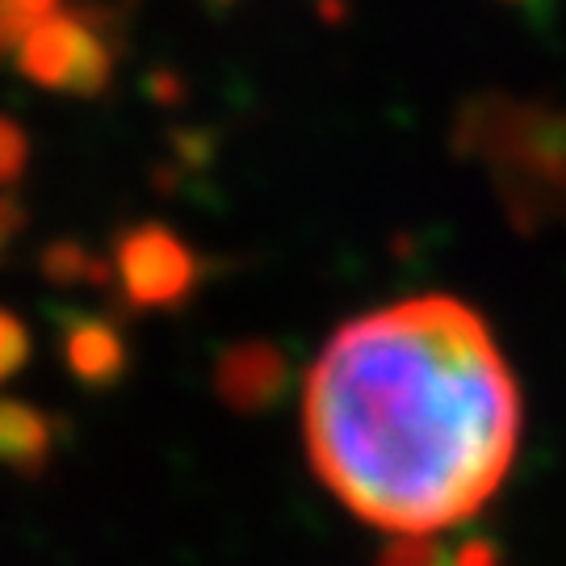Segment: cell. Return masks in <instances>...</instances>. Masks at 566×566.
<instances>
[{
    "instance_id": "obj_11",
    "label": "cell",
    "mask_w": 566,
    "mask_h": 566,
    "mask_svg": "<svg viewBox=\"0 0 566 566\" xmlns=\"http://www.w3.org/2000/svg\"><path fill=\"white\" fill-rule=\"evenodd\" d=\"M25 223V214H21V206L13 198H0V248L18 235V227Z\"/></svg>"
},
{
    "instance_id": "obj_12",
    "label": "cell",
    "mask_w": 566,
    "mask_h": 566,
    "mask_svg": "<svg viewBox=\"0 0 566 566\" xmlns=\"http://www.w3.org/2000/svg\"><path fill=\"white\" fill-rule=\"evenodd\" d=\"M4 46H13V34H9V25L0 21V51H4Z\"/></svg>"
},
{
    "instance_id": "obj_1",
    "label": "cell",
    "mask_w": 566,
    "mask_h": 566,
    "mask_svg": "<svg viewBox=\"0 0 566 566\" xmlns=\"http://www.w3.org/2000/svg\"><path fill=\"white\" fill-rule=\"evenodd\" d=\"M311 462L399 542L465 525L507 483L525 403L479 311L424 294L340 327L306 378Z\"/></svg>"
},
{
    "instance_id": "obj_3",
    "label": "cell",
    "mask_w": 566,
    "mask_h": 566,
    "mask_svg": "<svg viewBox=\"0 0 566 566\" xmlns=\"http://www.w3.org/2000/svg\"><path fill=\"white\" fill-rule=\"evenodd\" d=\"M114 277L130 306H177L198 285V261L168 227L139 223L126 227L114 243Z\"/></svg>"
},
{
    "instance_id": "obj_4",
    "label": "cell",
    "mask_w": 566,
    "mask_h": 566,
    "mask_svg": "<svg viewBox=\"0 0 566 566\" xmlns=\"http://www.w3.org/2000/svg\"><path fill=\"white\" fill-rule=\"evenodd\" d=\"M55 332H60V357L76 382L93 390L122 382L130 365V348L114 319L67 306V311H55Z\"/></svg>"
},
{
    "instance_id": "obj_7",
    "label": "cell",
    "mask_w": 566,
    "mask_h": 566,
    "mask_svg": "<svg viewBox=\"0 0 566 566\" xmlns=\"http://www.w3.org/2000/svg\"><path fill=\"white\" fill-rule=\"evenodd\" d=\"M42 273L51 285H105L109 282V264L102 256H93L84 243L60 240L42 252Z\"/></svg>"
},
{
    "instance_id": "obj_10",
    "label": "cell",
    "mask_w": 566,
    "mask_h": 566,
    "mask_svg": "<svg viewBox=\"0 0 566 566\" xmlns=\"http://www.w3.org/2000/svg\"><path fill=\"white\" fill-rule=\"evenodd\" d=\"M55 4H60V0H0V21L9 25V34H13V42H18L34 21L51 18Z\"/></svg>"
},
{
    "instance_id": "obj_2",
    "label": "cell",
    "mask_w": 566,
    "mask_h": 566,
    "mask_svg": "<svg viewBox=\"0 0 566 566\" xmlns=\"http://www.w3.org/2000/svg\"><path fill=\"white\" fill-rule=\"evenodd\" d=\"M18 67L25 81L42 84L51 93L97 97L114 76V51L102 39V25L84 13H51L34 21L18 42Z\"/></svg>"
},
{
    "instance_id": "obj_8",
    "label": "cell",
    "mask_w": 566,
    "mask_h": 566,
    "mask_svg": "<svg viewBox=\"0 0 566 566\" xmlns=\"http://www.w3.org/2000/svg\"><path fill=\"white\" fill-rule=\"evenodd\" d=\"M30 357V332L13 311H0V382L13 378Z\"/></svg>"
},
{
    "instance_id": "obj_9",
    "label": "cell",
    "mask_w": 566,
    "mask_h": 566,
    "mask_svg": "<svg viewBox=\"0 0 566 566\" xmlns=\"http://www.w3.org/2000/svg\"><path fill=\"white\" fill-rule=\"evenodd\" d=\"M30 139L13 118H0V185H13L25 172Z\"/></svg>"
},
{
    "instance_id": "obj_6",
    "label": "cell",
    "mask_w": 566,
    "mask_h": 566,
    "mask_svg": "<svg viewBox=\"0 0 566 566\" xmlns=\"http://www.w3.org/2000/svg\"><path fill=\"white\" fill-rule=\"evenodd\" d=\"M51 446H55V428L39 407L21 403V399H0V465L34 474L46 465Z\"/></svg>"
},
{
    "instance_id": "obj_5",
    "label": "cell",
    "mask_w": 566,
    "mask_h": 566,
    "mask_svg": "<svg viewBox=\"0 0 566 566\" xmlns=\"http://www.w3.org/2000/svg\"><path fill=\"white\" fill-rule=\"evenodd\" d=\"M214 386H219L223 403H231L235 411H264L285 395L290 361L282 348L269 340L231 344L214 365Z\"/></svg>"
}]
</instances>
